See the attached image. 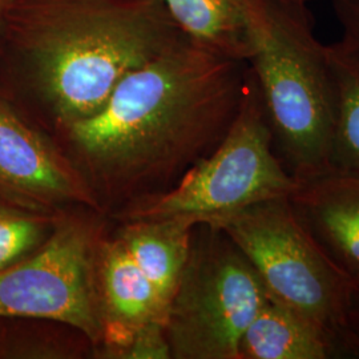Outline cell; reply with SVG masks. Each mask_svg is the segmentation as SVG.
<instances>
[{
  "label": "cell",
  "mask_w": 359,
  "mask_h": 359,
  "mask_svg": "<svg viewBox=\"0 0 359 359\" xmlns=\"http://www.w3.org/2000/svg\"><path fill=\"white\" fill-rule=\"evenodd\" d=\"M248 71L185 39L129 72L96 114L56 133L96 196H132L180 179L217 147Z\"/></svg>",
  "instance_id": "1"
},
{
  "label": "cell",
  "mask_w": 359,
  "mask_h": 359,
  "mask_svg": "<svg viewBox=\"0 0 359 359\" xmlns=\"http://www.w3.org/2000/svg\"><path fill=\"white\" fill-rule=\"evenodd\" d=\"M185 39L161 0H18L0 35V93L59 132Z\"/></svg>",
  "instance_id": "2"
},
{
  "label": "cell",
  "mask_w": 359,
  "mask_h": 359,
  "mask_svg": "<svg viewBox=\"0 0 359 359\" xmlns=\"http://www.w3.org/2000/svg\"><path fill=\"white\" fill-rule=\"evenodd\" d=\"M248 65L286 170L298 182L333 170L337 87L327 46L314 36L308 7L265 0Z\"/></svg>",
  "instance_id": "3"
},
{
  "label": "cell",
  "mask_w": 359,
  "mask_h": 359,
  "mask_svg": "<svg viewBox=\"0 0 359 359\" xmlns=\"http://www.w3.org/2000/svg\"><path fill=\"white\" fill-rule=\"evenodd\" d=\"M298 187L276 154L266 111L249 68L238 112L217 147L167 192L135 200L121 216L128 221L177 217L216 226L249 206L290 197Z\"/></svg>",
  "instance_id": "4"
},
{
  "label": "cell",
  "mask_w": 359,
  "mask_h": 359,
  "mask_svg": "<svg viewBox=\"0 0 359 359\" xmlns=\"http://www.w3.org/2000/svg\"><path fill=\"white\" fill-rule=\"evenodd\" d=\"M213 228L226 233L244 253L269 298L317 326L342 358H359L350 321L354 283L316 244L289 197L249 206Z\"/></svg>",
  "instance_id": "5"
},
{
  "label": "cell",
  "mask_w": 359,
  "mask_h": 359,
  "mask_svg": "<svg viewBox=\"0 0 359 359\" xmlns=\"http://www.w3.org/2000/svg\"><path fill=\"white\" fill-rule=\"evenodd\" d=\"M268 298L256 269L228 234L196 225L168 309L170 358L240 359L245 330Z\"/></svg>",
  "instance_id": "6"
},
{
  "label": "cell",
  "mask_w": 359,
  "mask_h": 359,
  "mask_svg": "<svg viewBox=\"0 0 359 359\" xmlns=\"http://www.w3.org/2000/svg\"><path fill=\"white\" fill-rule=\"evenodd\" d=\"M99 231L90 218L62 216L34 255L0 270V317L63 323L99 346L103 334L96 281Z\"/></svg>",
  "instance_id": "7"
},
{
  "label": "cell",
  "mask_w": 359,
  "mask_h": 359,
  "mask_svg": "<svg viewBox=\"0 0 359 359\" xmlns=\"http://www.w3.org/2000/svg\"><path fill=\"white\" fill-rule=\"evenodd\" d=\"M0 188L35 205L97 208L99 198L47 132L0 93Z\"/></svg>",
  "instance_id": "8"
},
{
  "label": "cell",
  "mask_w": 359,
  "mask_h": 359,
  "mask_svg": "<svg viewBox=\"0 0 359 359\" xmlns=\"http://www.w3.org/2000/svg\"><path fill=\"white\" fill-rule=\"evenodd\" d=\"M96 281L103 326L100 357L114 358L147 325L165 326L167 309L118 237L100 241Z\"/></svg>",
  "instance_id": "9"
},
{
  "label": "cell",
  "mask_w": 359,
  "mask_h": 359,
  "mask_svg": "<svg viewBox=\"0 0 359 359\" xmlns=\"http://www.w3.org/2000/svg\"><path fill=\"white\" fill-rule=\"evenodd\" d=\"M295 216L347 280L359 285V176L330 170L299 182Z\"/></svg>",
  "instance_id": "10"
},
{
  "label": "cell",
  "mask_w": 359,
  "mask_h": 359,
  "mask_svg": "<svg viewBox=\"0 0 359 359\" xmlns=\"http://www.w3.org/2000/svg\"><path fill=\"white\" fill-rule=\"evenodd\" d=\"M192 44L225 59L248 63L256 52L265 0H161Z\"/></svg>",
  "instance_id": "11"
},
{
  "label": "cell",
  "mask_w": 359,
  "mask_h": 359,
  "mask_svg": "<svg viewBox=\"0 0 359 359\" xmlns=\"http://www.w3.org/2000/svg\"><path fill=\"white\" fill-rule=\"evenodd\" d=\"M194 226L184 218L132 219L117 236L167 313L189 258Z\"/></svg>",
  "instance_id": "12"
},
{
  "label": "cell",
  "mask_w": 359,
  "mask_h": 359,
  "mask_svg": "<svg viewBox=\"0 0 359 359\" xmlns=\"http://www.w3.org/2000/svg\"><path fill=\"white\" fill-rule=\"evenodd\" d=\"M238 353L240 359L342 358L326 334L271 298L246 327Z\"/></svg>",
  "instance_id": "13"
},
{
  "label": "cell",
  "mask_w": 359,
  "mask_h": 359,
  "mask_svg": "<svg viewBox=\"0 0 359 359\" xmlns=\"http://www.w3.org/2000/svg\"><path fill=\"white\" fill-rule=\"evenodd\" d=\"M327 55L337 87L332 168L359 176V53L341 39Z\"/></svg>",
  "instance_id": "14"
},
{
  "label": "cell",
  "mask_w": 359,
  "mask_h": 359,
  "mask_svg": "<svg viewBox=\"0 0 359 359\" xmlns=\"http://www.w3.org/2000/svg\"><path fill=\"white\" fill-rule=\"evenodd\" d=\"M62 215L0 188V270L34 255L51 237Z\"/></svg>",
  "instance_id": "15"
},
{
  "label": "cell",
  "mask_w": 359,
  "mask_h": 359,
  "mask_svg": "<svg viewBox=\"0 0 359 359\" xmlns=\"http://www.w3.org/2000/svg\"><path fill=\"white\" fill-rule=\"evenodd\" d=\"M114 358H170L165 326L163 323H151L144 326L135 333L128 345L123 347Z\"/></svg>",
  "instance_id": "16"
},
{
  "label": "cell",
  "mask_w": 359,
  "mask_h": 359,
  "mask_svg": "<svg viewBox=\"0 0 359 359\" xmlns=\"http://www.w3.org/2000/svg\"><path fill=\"white\" fill-rule=\"evenodd\" d=\"M337 20L342 27V40L359 53V0H332Z\"/></svg>",
  "instance_id": "17"
},
{
  "label": "cell",
  "mask_w": 359,
  "mask_h": 359,
  "mask_svg": "<svg viewBox=\"0 0 359 359\" xmlns=\"http://www.w3.org/2000/svg\"><path fill=\"white\" fill-rule=\"evenodd\" d=\"M350 321L353 332L359 341V285H354L350 305Z\"/></svg>",
  "instance_id": "18"
},
{
  "label": "cell",
  "mask_w": 359,
  "mask_h": 359,
  "mask_svg": "<svg viewBox=\"0 0 359 359\" xmlns=\"http://www.w3.org/2000/svg\"><path fill=\"white\" fill-rule=\"evenodd\" d=\"M16 1L18 0H0V35H1L3 27L6 25V20L8 18V13L13 10Z\"/></svg>",
  "instance_id": "19"
},
{
  "label": "cell",
  "mask_w": 359,
  "mask_h": 359,
  "mask_svg": "<svg viewBox=\"0 0 359 359\" xmlns=\"http://www.w3.org/2000/svg\"><path fill=\"white\" fill-rule=\"evenodd\" d=\"M276 3H280L283 6H293V7H308L309 4L314 0H271Z\"/></svg>",
  "instance_id": "20"
}]
</instances>
